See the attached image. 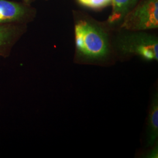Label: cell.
<instances>
[{
	"mask_svg": "<svg viewBox=\"0 0 158 158\" xmlns=\"http://www.w3.org/2000/svg\"><path fill=\"white\" fill-rule=\"evenodd\" d=\"M121 27L131 31L158 28V0H143L124 18Z\"/></svg>",
	"mask_w": 158,
	"mask_h": 158,
	"instance_id": "obj_3",
	"label": "cell"
},
{
	"mask_svg": "<svg viewBox=\"0 0 158 158\" xmlns=\"http://www.w3.org/2000/svg\"><path fill=\"white\" fill-rule=\"evenodd\" d=\"M117 46L125 55H135L146 61L158 60L156 37L143 32H128L117 38Z\"/></svg>",
	"mask_w": 158,
	"mask_h": 158,
	"instance_id": "obj_2",
	"label": "cell"
},
{
	"mask_svg": "<svg viewBox=\"0 0 158 158\" xmlns=\"http://www.w3.org/2000/svg\"><path fill=\"white\" fill-rule=\"evenodd\" d=\"M23 34V29L12 24H0V56H8L12 47Z\"/></svg>",
	"mask_w": 158,
	"mask_h": 158,
	"instance_id": "obj_4",
	"label": "cell"
},
{
	"mask_svg": "<svg viewBox=\"0 0 158 158\" xmlns=\"http://www.w3.org/2000/svg\"><path fill=\"white\" fill-rule=\"evenodd\" d=\"M79 2L83 6L92 8H100L110 4L112 0H78Z\"/></svg>",
	"mask_w": 158,
	"mask_h": 158,
	"instance_id": "obj_8",
	"label": "cell"
},
{
	"mask_svg": "<svg viewBox=\"0 0 158 158\" xmlns=\"http://www.w3.org/2000/svg\"><path fill=\"white\" fill-rule=\"evenodd\" d=\"M138 0H112L113 12L108 21L111 23H117L124 18L132 10Z\"/></svg>",
	"mask_w": 158,
	"mask_h": 158,
	"instance_id": "obj_7",
	"label": "cell"
},
{
	"mask_svg": "<svg viewBox=\"0 0 158 158\" xmlns=\"http://www.w3.org/2000/svg\"><path fill=\"white\" fill-rule=\"evenodd\" d=\"M148 156L149 158H158V146L153 149Z\"/></svg>",
	"mask_w": 158,
	"mask_h": 158,
	"instance_id": "obj_9",
	"label": "cell"
},
{
	"mask_svg": "<svg viewBox=\"0 0 158 158\" xmlns=\"http://www.w3.org/2000/svg\"><path fill=\"white\" fill-rule=\"evenodd\" d=\"M27 9L23 5L6 0H0V24H8L23 20Z\"/></svg>",
	"mask_w": 158,
	"mask_h": 158,
	"instance_id": "obj_5",
	"label": "cell"
},
{
	"mask_svg": "<svg viewBox=\"0 0 158 158\" xmlns=\"http://www.w3.org/2000/svg\"><path fill=\"white\" fill-rule=\"evenodd\" d=\"M26 2H29L30 0H25Z\"/></svg>",
	"mask_w": 158,
	"mask_h": 158,
	"instance_id": "obj_10",
	"label": "cell"
},
{
	"mask_svg": "<svg viewBox=\"0 0 158 158\" xmlns=\"http://www.w3.org/2000/svg\"><path fill=\"white\" fill-rule=\"evenodd\" d=\"M147 144L152 147L157 142L158 136V97L156 93L153 97L148 116Z\"/></svg>",
	"mask_w": 158,
	"mask_h": 158,
	"instance_id": "obj_6",
	"label": "cell"
},
{
	"mask_svg": "<svg viewBox=\"0 0 158 158\" xmlns=\"http://www.w3.org/2000/svg\"><path fill=\"white\" fill-rule=\"evenodd\" d=\"M75 42L79 55L85 59L100 60L107 56V36L102 29L85 21L77 23L74 28Z\"/></svg>",
	"mask_w": 158,
	"mask_h": 158,
	"instance_id": "obj_1",
	"label": "cell"
}]
</instances>
